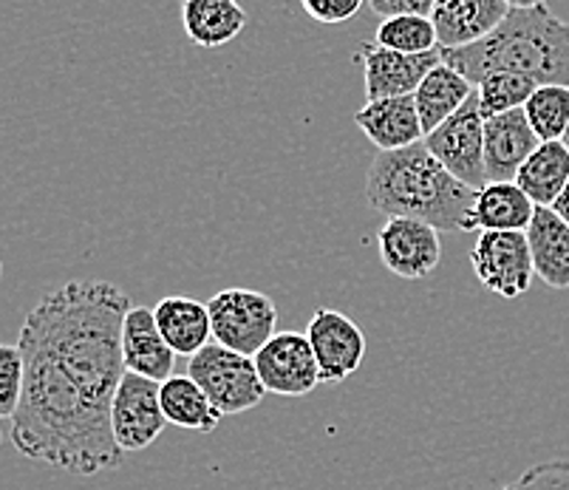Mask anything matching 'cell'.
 <instances>
[{
  "label": "cell",
  "instance_id": "6da1fadb",
  "mask_svg": "<svg viewBox=\"0 0 569 490\" xmlns=\"http://www.w3.org/2000/svg\"><path fill=\"white\" fill-rule=\"evenodd\" d=\"M476 193L459 182L426 148V142L380 151L366 177V201L386 219H419L439 233L476 230Z\"/></svg>",
  "mask_w": 569,
  "mask_h": 490
},
{
  "label": "cell",
  "instance_id": "7a4b0ae2",
  "mask_svg": "<svg viewBox=\"0 0 569 490\" xmlns=\"http://www.w3.org/2000/svg\"><path fill=\"white\" fill-rule=\"evenodd\" d=\"M442 63L468 77L473 86L496 71H513L538 86H569V23L550 12L547 3L510 9L505 23L465 49H442Z\"/></svg>",
  "mask_w": 569,
  "mask_h": 490
},
{
  "label": "cell",
  "instance_id": "3957f363",
  "mask_svg": "<svg viewBox=\"0 0 569 490\" xmlns=\"http://www.w3.org/2000/svg\"><path fill=\"white\" fill-rule=\"evenodd\" d=\"M188 374L224 417L258 409L267 394L256 360L221 343H207L199 354H193L188 360Z\"/></svg>",
  "mask_w": 569,
  "mask_h": 490
},
{
  "label": "cell",
  "instance_id": "277c9868",
  "mask_svg": "<svg viewBox=\"0 0 569 490\" xmlns=\"http://www.w3.org/2000/svg\"><path fill=\"white\" fill-rule=\"evenodd\" d=\"M207 312H210L216 343L247 358H256L276 338L278 309L276 301L263 292L230 287L207 301Z\"/></svg>",
  "mask_w": 569,
  "mask_h": 490
},
{
  "label": "cell",
  "instance_id": "5b68a950",
  "mask_svg": "<svg viewBox=\"0 0 569 490\" xmlns=\"http://www.w3.org/2000/svg\"><path fill=\"white\" fill-rule=\"evenodd\" d=\"M470 267L485 290L507 301L525 296L536 276L527 233L516 230H482L470 247Z\"/></svg>",
  "mask_w": 569,
  "mask_h": 490
},
{
  "label": "cell",
  "instance_id": "8992f818",
  "mask_svg": "<svg viewBox=\"0 0 569 490\" xmlns=\"http://www.w3.org/2000/svg\"><path fill=\"white\" fill-rule=\"evenodd\" d=\"M426 148L451 170L459 182L482 190L488 184L485 170V117L479 111V94L473 91L468 102L453 113L451 120L426 133Z\"/></svg>",
  "mask_w": 569,
  "mask_h": 490
},
{
  "label": "cell",
  "instance_id": "52a82bcc",
  "mask_svg": "<svg viewBox=\"0 0 569 490\" xmlns=\"http://www.w3.org/2000/svg\"><path fill=\"white\" fill-rule=\"evenodd\" d=\"M159 386L162 383L133 371H126V378L119 380L111 402V428L113 440L126 453L151 448L168 426L159 402Z\"/></svg>",
  "mask_w": 569,
  "mask_h": 490
},
{
  "label": "cell",
  "instance_id": "ba28073f",
  "mask_svg": "<svg viewBox=\"0 0 569 490\" xmlns=\"http://www.w3.org/2000/svg\"><path fill=\"white\" fill-rule=\"evenodd\" d=\"M252 360L263 389L278 397H307L323 383L307 332H276Z\"/></svg>",
  "mask_w": 569,
  "mask_h": 490
},
{
  "label": "cell",
  "instance_id": "9c48e42d",
  "mask_svg": "<svg viewBox=\"0 0 569 490\" xmlns=\"http://www.w3.org/2000/svg\"><path fill=\"white\" fill-rule=\"evenodd\" d=\"M355 60L363 69L366 97L386 100V97H411L428 71L442 63V49L426 51V54H402L371 40V43L357 46Z\"/></svg>",
  "mask_w": 569,
  "mask_h": 490
},
{
  "label": "cell",
  "instance_id": "30bf717a",
  "mask_svg": "<svg viewBox=\"0 0 569 490\" xmlns=\"http://www.w3.org/2000/svg\"><path fill=\"white\" fill-rule=\"evenodd\" d=\"M377 250L388 272L406 278V281H422L433 276L442 261V241L437 227L419 219H388L377 233Z\"/></svg>",
  "mask_w": 569,
  "mask_h": 490
},
{
  "label": "cell",
  "instance_id": "8fae6325",
  "mask_svg": "<svg viewBox=\"0 0 569 490\" xmlns=\"http://www.w3.org/2000/svg\"><path fill=\"white\" fill-rule=\"evenodd\" d=\"M307 338L320 366L323 383H343L351 378L366 358V334L338 309L320 307L307 327Z\"/></svg>",
  "mask_w": 569,
  "mask_h": 490
},
{
  "label": "cell",
  "instance_id": "7c38bea8",
  "mask_svg": "<svg viewBox=\"0 0 569 490\" xmlns=\"http://www.w3.org/2000/svg\"><path fill=\"white\" fill-rule=\"evenodd\" d=\"M541 146L525 108L485 120V170L488 182H516L521 164Z\"/></svg>",
  "mask_w": 569,
  "mask_h": 490
},
{
  "label": "cell",
  "instance_id": "4fadbf2b",
  "mask_svg": "<svg viewBox=\"0 0 569 490\" xmlns=\"http://www.w3.org/2000/svg\"><path fill=\"white\" fill-rule=\"evenodd\" d=\"M510 14L507 0H437L433 29L439 49H465L496 32Z\"/></svg>",
  "mask_w": 569,
  "mask_h": 490
},
{
  "label": "cell",
  "instance_id": "5bb4252c",
  "mask_svg": "<svg viewBox=\"0 0 569 490\" xmlns=\"http://www.w3.org/2000/svg\"><path fill=\"white\" fill-rule=\"evenodd\" d=\"M122 358L126 369L142 378H151L157 383L176 374L173 366L179 354L168 346L157 327V314L148 307H131L122 323Z\"/></svg>",
  "mask_w": 569,
  "mask_h": 490
},
{
  "label": "cell",
  "instance_id": "9a60e30c",
  "mask_svg": "<svg viewBox=\"0 0 569 490\" xmlns=\"http://www.w3.org/2000/svg\"><path fill=\"white\" fill-rule=\"evenodd\" d=\"M355 126L375 142L380 151H400V148L422 142V120H419L417 102L411 97H386V100H369L355 113Z\"/></svg>",
  "mask_w": 569,
  "mask_h": 490
},
{
  "label": "cell",
  "instance_id": "2e32d148",
  "mask_svg": "<svg viewBox=\"0 0 569 490\" xmlns=\"http://www.w3.org/2000/svg\"><path fill=\"white\" fill-rule=\"evenodd\" d=\"M536 276L552 290H569V224L552 208H536L527 227Z\"/></svg>",
  "mask_w": 569,
  "mask_h": 490
},
{
  "label": "cell",
  "instance_id": "e0dca14e",
  "mask_svg": "<svg viewBox=\"0 0 569 490\" xmlns=\"http://www.w3.org/2000/svg\"><path fill=\"white\" fill-rule=\"evenodd\" d=\"M157 314V327L162 332V338L168 340V346L176 354L182 358H193L210 343L213 338V327H210V312H207V303L193 301V298L184 296H170L153 307Z\"/></svg>",
  "mask_w": 569,
  "mask_h": 490
},
{
  "label": "cell",
  "instance_id": "ac0fdd59",
  "mask_svg": "<svg viewBox=\"0 0 569 490\" xmlns=\"http://www.w3.org/2000/svg\"><path fill=\"white\" fill-rule=\"evenodd\" d=\"M182 26L190 43L221 49L244 32L247 12L238 0H182Z\"/></svg>",
  "mask_w": 569,
  "mask_h": 490
},
{
  "label": "cell",
  "instance_id": "d6986e66",
  "mask_svg": "<svg viewBox=\"0 0 569 490\" xmlns=\"http://www.w3.org/2000/svg\"><path fill=\"white\" fill-rule=\"evenodd\" d=\"M159 402H162L168 426L184 428V431H199V434H213L219 422L224 420L210 397L201 391L190 374H170L159 386Z\"/></svg>",
  "mask_w": 569,
  "mask_h": 490
},
{
  "label": "cell",
  "instance_id": "ffe728a7",
  "mask_svg": "<svg viewBox=\"0 0 569 490\" xmlns=\"http://www.w3.org/2000/svg\"><path fill=\"white\" fill-rule=\"evenodd\" d=\"M476 86L457 69L448 63H439L437 69L428 71V77L419 82V89L413 91V102H417L419 120H422V131L431 133L433 128L442 126L445 120H451L453 113L473 97Z\"/></svg>",
  "mask_w": 569,
  "mask_h": 490
},
{
  "label": "cell",
  "instance_id": "44dd1931",
  "mask_svg": "<svg viewBox=\"0 0 569 490\" xmlns=\"http://www.w3.org/2000/svg\"><path fill=\"white\" fill-rule=\"evenodd\" d=\"M532 216H536V201L516 182H488L476 193L473 221L479 233L482 230L527 233Z\"/></svg>",
  "mask_w": 569,
  "mask_h": 490
},
{
  "label": "cell",
  "instance_id": "7402d4cb",
  "mask_svg": "<svg viewBox=\"0 0 569 490\" xmlns=\"http://www.w3.org/2000/svg\"><path fill=\"white\" fill-rule=\"evenodd\" d=\"M516 184L536 201V208H552L569 184V148L561 139L541 142L521 164Z\"/></svg>",
  "mask_w": 569,
  "mask_h": 490
},
{
  "label": "cell",
  "instance_id": "603a6c76",
  "mask_svg": "<svg viewBox=\"0 0 569 490\" xmlns=\"http://www.w3.org/2000/svg\"><path fill=\"white\" fill-rule=\"evenodd\" d=\"M525 113L541 142L563 139L569 128V86H558V82L538 86L530 100H527Z\"/></svg>",
  "mask_w": 569,
  "mask_h": 490
},
{
  "label": "cell",
  "instance_id": "cb8c5ba5",
  "mask_svg": "<svg viewBox=\"0 0 569 490\" xmlns=\"http://www.w3.org/2000/svg\"><path fill=\"white\" fill-rule=\"evenodd\" d=\"M375 40L386 49L402 51V54H426L439 49L437 29L428 14H391L377 26Z\"/></svg>",
  "mask_w": 569,
  "mask_h": 490
},
{
  "label": "cell",
  "instance_id": "d4e9b609",
  "mask_svg": "<svg viewBox=\"0 0 569 490\" xmlns=\"http://www.w3.org/2000/svg\"><path fill=\"white\" fill-rule=\"evenodd\" d=\"M536 89L538 82L530 80V77L513 74V71H496V74H488L476 86L479 111H482L485 120L499 117V113L519 111V108L527 106Z\"/></svg>",
  "mask_w": 569,
  "mask_h": 490
},
{
  "label": "cell",
  "instance_id": "484cf974",
  "mask_svg": "<svg viewBox=\"0 0 569 490\" xmlns=\"http://www.w3.org/2000/svg\"><path fill=\"white\" fill-rule=\"evenodd\" d=\"M26 383V363L20 346L0 343V420H12Z\"/></svg>",
  "mask_w": 569,
  "mask_h": 490
},
{
  "label": "cell",
  "instance_id": "4316f807",
  "mask_svg": "<svg viewBox=\"0 0 569 490\" xmlns=\"http://www.w3.org/2000/svg\"><path fill=\"white\" fill-rule=\"evenodd\" d=\"M501 490H569V459L538 462Z\"/></svg>",
  "mask_w": 569,
  "mask_h": 490
},
{
  "label": "cell",
  "instance_id": "83f0119b",
  "mask_svg": "<svg viewBox=\"0 0 569 490\" xmlns=\"http://www.w3.org/2000/svg\"><path fill=\"white\" fill-rule=\"evenodd\" d=\"M366 0H301L303 12L318 23H346L363 9Z\"/></svg>",
  "mask_w": 569,
  "mask_h": 490
},
{
  "label": "cell",
  "instance_id": "f1b7e54d",
  "mask_svg": "<svg viewBox=\"0 0 569 490\" xmlns=\"http://www.w3.org/2000/svg\"><path fill=\"white\" fill-rule=\"evenodd\" d=\"M433 3L437 0H369V7L380 18H391V14H428L431 18Z\"/></svg>",
  "mask_w": 569,
  "mask_h": 490
},
{
  "label": "cell",
  "instance_id": "f546056e",
  "mask_svg": "<svg viewBox=\"0 0 569 490\" xmlns=\"http://www.w3.org/2000/svg\"><path fill=\"white\" fill-rule=\"evenodd\" d=\"M552 210H556V213L561 216V219L569 224V184H567V188H563V193L556 199V204H552Z\"/></svg>",
  "mask_w": 569,
  "mask_h": 490
},
{
  "label": "cell",
  "instance_id": "4dcf8cb0",
  "mask_svg": "<svg viewBox=\"0 0 569 490\" xmlns=\"http://www.w3.org/2000/svg\"><path fill=\"white\" fill-rule=\"evenodd\" d=\"M547 0H507V7L510 9H530V7H541Z\"/></svg>",
  "mask_w": 569,
  "mask_h": 490
},
{
  "label": "cell",
  "instance_id": "1f68e13d",
  "mask_svg": "<svg viewBox=\"0 0 569 490\" xmlns=\"http://www.w3.org/2000/svg\"><path fill=\"white\" fill-rule=\"evenodd\" d=\"M561 142H563V146L569 148V128H567V133H563V139H561Z\"/></svg>",
  "mask_w": 569,
  "mask_h": 490
},
{
  "label": "cell",
  "instance_id": "d6a6232c",
  "mask_svg": "<svg viewBox=\"0 0 569 490\" xmlns=\"http://www.w3.org/2000/svg\"><path fill=\"white\" fill-rule=\"evenodd\" d=\"M0 272H3V264H0Z\"/></svg>",
  "mask_w": 569,
  "mask_h": 490
}]
</instances>
